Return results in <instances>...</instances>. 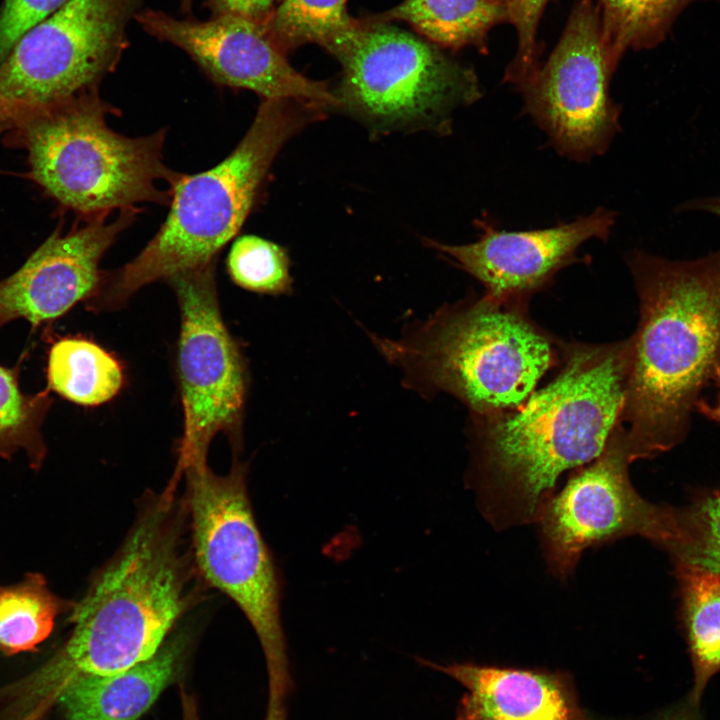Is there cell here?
Wrapping results in <instances>:
<instances>
[{
  "instance_id": "5b68a950",
  "label": "cell",
  "mask_w": 720,
  "mask_h": 720,
  "mask_svg": "<svg viewBox=\"0 0 720 720\" xmlns=\"http://www.w3.org/2000/svg\"><path fill=\"white\" fill-rule=\"evenodd\" d=\"M323 111L300 101L263 99L248 131L225 159L201 173L181 175L157 233L130 262L104 272L86 308L119 309L148 284L215 262L256 204L280 149Z\"/></svg>"
},
{
  "instance_id": "8fae6325",
  "label": "cell",
  "mask_w": 720,
  "mask_h": 720,
  "mask_svg": "<svg viewBox=\"0 0 720 720\" xmlns=\"http://www.w3.org/2000/svg\"><path fill=\"white\" fill-rule=\"evenodd\" d=\"M616 69L603 49L593 0H580L554 50L516 88L523 111L562 156L579 162L606 152L620 130V107L609 94Z\"/></svg>"
},
{
  "instance_id": "1f68e13d",
  "label": "cell",
  "mask_w": 720,
  "mask_h": 720,
  "mask_svg": "<svg viewBox=\"0 0 720 720\" xmlns=\"http://www.w3.org/2000/svg\"><path fill=\"white\" fill-rule=\"evenodd\" d=\"M714 385L716 387L714 400L710 402L702 397L696 404L695 412L720 425V375Z\"/></svg>"
},
{
  "instance_id": "cb8c5ba5",
  "label": "cell",
  "mask_w": 720,
  "mask_h": 720,
  "mask_svg": "<svg viewBox=\"0 0 720 720\" xmlns=\"http://www.w3.org/2000/svg\"><path fill=\"white\" fill-rule=\"evenodd\" d=\"M686 0H593L605 54L614 69L629 49L650 48L662 40Z\"/></svg>"
},
{
  "instance_id": "3957f363",
  "label": "cell",
  "mask_w": 720,
  "mask_h": 720,
  "mask_svg": "<svg viewBox=\"0 0 720 720\" xmlns=\"http://www.w3.org/2000/svg\"><path fill=\"white\" fill-rule=\"evenodd\" d=\"M626 260L639 298L620 423L633 462L682 443L720 375V247L685 261L635 249Z\"/></svg>"
},
{
  "instance_id": "8992f818",
  "label": "cell",
  "mask_w": 720,
  "mask_h": 720,
  "mask_svg": "<svg viewBox=\"0 0 720 720\" xmlns=\"http://www.w3.org/2000/svg\"><path fill=\"white\" fill-rule=\"evenodd\" d=\"M118 113L97 90L81 93L21 126L31 175L64 207L87 219L143 202L168 204L182 174L166 166V129L141 137L113 131Z\"/></svg>"
},
{
  "instance_id": "7c38bea8",
  "label": "cell",
  "mask_w": 720,
  "mask_h": 720,
  "mask_svg": "<svg viewBox=\"0 0 720 720\" xmlns=\"http://www.w3.org/2000/svg\"><path fill=\"white\" fill-rule=\"evenodd\" d=\"M624 427L619 424L603 451L576 468L538 517L544 556L558 578L569 576L582 553L630 536L659 547L667 534L670 505L644 499L633 487Z\"/></svg>"
},
{
  "instance_id": "4316f807",
  "label": "cell",
  "mask_w": 720,
  "mask_h": 720,
  "mask_svg": "<svg viewBox=\"0 0 720 720\" xmlns=\"http://www.w3.org/2000/svg\"><path fill=\"white\" fill-rule=\"evenodd\" d=\"M505 10L506 22L517 33V51L506 69L504 82L517 87L540 65L538 26L548 0H498Z\"/></svg>"
},
{
  "instance_id": "836d02e7",
  "label": "cell",
  "mask_w": 720,
  "mask_h": 720,
  "mask_svg": "<svg viewBox=\"0 0 720 720\" xmlns=\"http://www.w3.org/2000/svg\"><path fill=\"white\" fill-rule=\"evenodd\" d=\"M184 720H198L194 710V706L192 704H188L187 702L185 703Z\"/></svg>"
},
{
  "instance_id": "30bf717a",
  "label": "cell",
  "mask_w": 720,
  "mask_h": 720,
  "mask_svg": "<svg viewBox=\"0 0 720 720\" xmlns=\"http://www.w3.org/2000/svg\"><path fill=\"white\" fill-rule=\"evenodd\" d=\"M215 262L167 281L176 294L181 315L177 371L184 432L179 470L207 462L210 443L220 432L236 448L241 441L247 372L239 346L221 315Z\"/></svg>"
},
{
  "instance_id": "ba28073f",
  "label": "cell",
  "mask_w": 720,
  "mask_h": 720,
  "mask_svg": "<svg viewBox=\"0 0 720 720\" xmlns=\"http://www.w3.org/2000/svg\"><path fill=\"white\" fill-rule=\"evenodd\" d=\"M181 472L201 575L246 616L261 644L269 679L291 687L279 576L253 515L247 465L234 461L227 474L219 475L207 462L193 463Z\"/></svg>"
},
{
  "instance_id": "83f0119b",
  "label": "cell",
  "mask_w": 720,
  "mask_h": 720,
  "mask_svg": "<svg viewBox=\"0 0 720 720\" xmlns=\"http://www.w3.org/2000/svg\"><path fill=\"white\" fill-rule=\"evenodd\" d=\"M69 0H4L0 7V63L14 44Z\"/></svg>"
},
{
  "instance_id": "e575fe53",
  "label": "cell",
  "mask_w": 720,
  "mask_h": 720,
  "mask_svg": "<svg viewBox=\"0 0 720 720\" xmlns=\"http://www.w3.org/2000/svg\"><path fill=\"white\" fill-rule=\"evenodd\" d=\"M193 0H180V8L182 12H189L191 10Z\"/></svg>"
},
{
  "instance_id": "4dcf8cb0",
  "label": "cell",
  "mask_w": 720,
  "mask_h": 720,
  "mask_svg": "<svg viewBox=\"0 0 720 720\" xmlns=\"http://www.w3.org/2000/svg\"><path fill=\"white\" fill-rule=\"evenodd\" d=\"M678 211H701L712 214L720 219V195L685 201L680 205Z\"/></svg>"
},
{
  "instance_id": "d4e9b609",
  "label": "cell",
  "mask_w": 720,
  "mask_h": 720,
  "mask_svg": "<svg viewBox=\"0 0 720 720\" xmlns=\"http://www.w3.org/2000/svg\"><path fill=\"white\" fill-rule=\"evenodd\" d=\"M347 0H281L262 24L286 54L315 43L327 51L357 23L347 12Z\"/></svg>"
},
{
  "instance_id": "484cf974",
  "label": "cell",
  "mask_w": 720,
  "mask_h": 720,
  "mask_svg": "<svg viewBox=\"0 0 720 720\" xmlns=\"http://www.w3.org/2000/svg\"><path fill=\"white\" fill-rule=\"evenodd\" d=\"M227 271L235 284L251 292L278 296L292 289L286 249L259 236L244 235L233 242Z\"/></svg>"
},
{
  "instance_id": "603a6c76",
  "label": "cell",
  "mask_w": 720,
  "mask_h": 720,
  "mask_svg": "<svg viewBox=\"0 0 720 720\" xmlns=\"http://www.w3.org/2000/svg\"><path fill=\"white\" fill-rule=\"evenodd\" d=\"M17 365H0V457L10 460L19 451L25 452L31 469L38 471L47 454L42 425L53 404L50 391L24 393Z\"/></svg>"
},
{
  "instance_id": "e0dca14e",
  "label": "cell",
  "mask_w": 720,
  "mask_h": 720,
  "mask_svg": "<svg viewBox=\"0 0 720 720\" xmlns=\"http://www.w3.org/2000/svg\"><path fill=\"white\" fill-rule=\"evenodd\" d=\"M186 640L166 639L150 659L108 675L87 676L71 683L58 705L66 720H138L173 680Z\"/></svg>"
},
{
  "instance_id": "9c48e42d",
  "label": "cell",
  "mask_w": 720,
  "mask_h": 720,
  "mask_svg": "<svg viewBox=\"0 0 720 720\" xmlns=\"http://www.w3.org/2000/svg\"><path fill=\"white\" fill-rule=\"evenodd\" d=\"M144 0H69L23 34L0 63V134L95 90L128 46Z\"/></svg>"
},
{
  "instance_id": "4fadbf2b",
  "label": "cell",
  "mask_w": 720,
  "mask_h": 720,
  "mask_svg": "<svg viewBox=\"0 0 720 720\" xmlns=\"http://www.w3.org/2000/svg\"><path fill=\"white\" fill-rule=\"evenodd\" d=\"M135 20L153 37L187 53L219 85L251 90L263 99L338 107L327 83L296 71L261 23L234 15L180 20L159 10H142Z\"/></svg>"
},
{
  "instance_id": "44dd1931",
  "label": "cell",
  "mask_w": 720,
  "mask_h": 720,
  "mask_svg": "<svg viewBox=\"0 0 720 720\" xmlns=\"http://www.w3.org/2000/svg\"><path fill=\"white\" fill-rule=\"evenodd\" d=\"M69 609L40 573L0 586V652L11 656L36 650L53 631L57 617Z\"/></svg>"
},
{
  "instance_id": "7402d4cb",
  "label": "cell",
  "mask_w": 720,
  "mask_h": 720,
  "mask_svg": "<svg viewBox=\"0 0 720 720\" xmlns=\"http://www.w3.org/2000/svg\"><path fill=\"white\" fill-rule=\"evenodd\" d=\"M660 549L673 567L720 576V489L699 490L687 504L671 506L668 534Z\"/></svg>"
},
{
  "instance_id": "2e32d148",
  "label": "cell",
  "mask_w": 720,
  "mask_h": 720,
  "mask_svg": "<svg viewBox=\"0 0 720 720\" xmlns=\"http://www.w3.org/2000/svg\"><path fill=\"white\" fill-rule=\"evenodd\" d=\"M441 671L465 688L457 720H584L576 699L560 674L480 666L440 665Z\"/></svg>"
},
{
  "instance_id": "f1b7e54d",
  "label": "cell",
  "mask_w": 720,
  "mask_h": 720,
  "mask_svg": "<svg viewBox=\"0 0 720 720\" xmlns=\"http://www.w3.org/2000/svg\"><path fill=\"white\" fill-rule=\"evenodd\" d=\"M277 0H208L212 17L234 15L263 24Z\"/></svg>"
},
{
  "instance_id": "6da1fadb",
  "label": "cell",
  "mask_w": 720,
  "mask_h": 720,
  "mask_svg": "<svg viewBox=\"0 0 720 720\" xmlns=\"http://www.w3.org/2000/svg\"><path fill=\"white\" fill-rule=\"evenodd\" d=\"M143 507L113 559L72 608V629L41 666L0 687V720H43L74 681L154 656L187 607L176 484Z\"/></svg>"
},
{
  "instance_id": "d6a6232c",
  "label": "cell",
  "mask_w": 720,
  "mask_h": 720,
  "mask_svg": "<svg viewBox=\"0 0 720 720\" xmlns=\"http://www.w3.org/2000/svg\"><path fill=\"white\" fill-rule=\"evenodd\" d=\"M657 720H699V717L696 706L688 703L668 711Z\"/></svg>"
},
{
  "instance_id": "52a82bcc",
  "label": "cell",
  "mask_w": 720,
  "mask_h": 720,
  "mask_svg": "<svg viewBox=\"0 0 720 720\" xmlns=\"http://www.w3.org/2000/svg\"><path fill=\"white\" fill-rule=\"evenodd\" d=\"M328 52L342 67L338 107L379 130L447 129L454 109L482 96L470 67L390 22L357 20Z\"/></svg>"
},
{
  "instance_id": "9a60e30c",
  "label": "cell",
  "mask_w": 720,
  "mask_h": 720,
  "mask_svg": "<svg viewBox=\"0 0 720 720\" xmlns=\"http://www.w3.org/2000/svg\"><path fill=\"white\" fill-rule=\"evenodd\" d=\"M136 214V208L123 209L113 220L99 216L66 234L53 233L17 271L0 280V329L18 319L37 329L76 304H86L101 284V259Z\"/></svg>"
},
{
  "instance_id": "277c9868",
  "label": "cell",
  "mask_w": 720,
  "mask_h": 720,
  "mask_svg": "<svg viewBox=\"0 0 720 720\" xmlns=\"http://www.w3.org/2000/svg\"><path fill=\"white\" fill-rule=\"evenodd\" d=\"M369 337L409 389L452 395L473 418L522 404L562 359L564 345L529 319L526 303L487 295L446 304L398 338Z\"/></svg>"
},
{
  "instance_id": "7a4b0ae2",
  "label": "cell",
  "mask_w": 720,
  "mask_h": 720,
  "mask_svg": "<svg viewBox=\"0 0 720 720\" xmlns=\"http://www.w3.org/2000/svg\"><path fill=\"white\" fill-rule=\"evenodd\" d=\"M629 338L563 345L561 369L515 409L473 418L472 478L496 527L537 522L559 476L594 460L621 423Z\"/></svg>"
},
{
  "instance_id": "ffe728a7",
  "label": "cell",
  "mask_w": 720,
  "mask_h": 720,
  "mask_svg": "<svg viewBox=\"0 0 720 720\" xmlns=\"http://www.w3.org/2000/svg\"><path fill=\"white\" fill-rule=\"evenodd\" d=\"M46 388L82 406L113 399L124 384L120 362L97 343L78 336L54 341L48 350Z\"/></svg>"
},
{
  "instance_id": "5bb4252c",
  "label": "cell",
  "mask_w": 720,
  "mask_h": 720,
  "mask_svg": "<svg viewBox=\"0 0 720 720\" xmlns=\"http://www.w3.org/2000/svg\"><path fill=\"white\" fill-rule=\"evenodd\" d=\"M615 220V212L605 208L571 222L526 231L500 230L486 219L478 221L482 233L472 243L428 240L427 245L483 284L485 295L526 303L558 271L576 262L582 244L591 239L606 241Z\"/></svg>"
},
{
  "instance_id": "d6986e66",
  "label": "cell",
  "mask_w": 720,
  "mask_h": 720,
  "mask_svg": "<svg viewBox=\"0 0 720 720\" xmlns=\"http://www.w3.org/2000/svg\"><path fill=\"white\" fill-rule=\"evenodd\" d=\"M371 18L406 22L437 46L486 52L489 31L506 22V13L498 0H404Z\"/></svg>"
},
{
  "instance_id": "f546056e",
  "label": "cell",
  "mask_w": 720,
  "mask_h": 720,
  "mask_svg": "<svg viewBox=\"0 0 720 720\" xmlns=\"http://www.w3.org/2000/svg\"><path fill=\"white\" fill-rule=\"evenodd\" d=\"M290 690L269 681V698L264 720H286V697Z\"/></svg>"
},
{
  "instance_id": "ac0fdd59",
  "label": "cell",
  "mask_w": 720,
  "mask_h": 720,
  "mask_svg": "<svg viewBox=\"0 0 720 720\" xmlns=\"http://www.w3.org/2000/svg\"><path fill=\"white\" fill-rule=\"evenodd\" d=\"M678 619L694 671L689 703L698 706L708 681L720 671V576L674 566Z\"/></svg>"
}]
</instances>
